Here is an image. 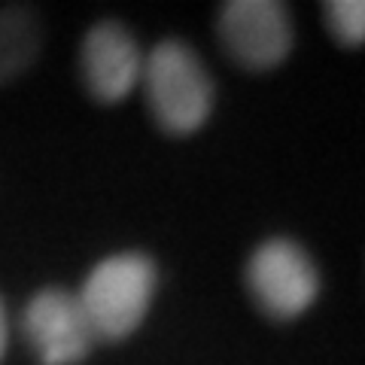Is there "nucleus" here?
Listing matches in <instances>:
<instances>
[{
	"label": "nucleus",
	"instance_id": "nucleus-1",
	"mask_svg": "<svg viewBox=\"0 0 365 365\" xmlns=\"http://www.w3.org/2000/svg\"><path fill=\"white\" fill-rule=\"evenodd\" d=\"M146 88L155 125L170 137H189L213 113V79L198 52L182 40H162L143 58Z\"/></svg>",
	"mask_w": 365,
	"mask_h": 365
},
{
	"label": "nucleus",
	"instance_id": "nucleus-4",
	"mask_svg": "<svg viewBox=\"0 0 365 365\" xmlns=\"http://www.w3.org/2000/svg\"><path fill=\"white\" fill-rule=\"evenodd\" d=\"M220 40L247 71H274L287 61L295 31L287 4L277 0H232L220 9Z\"/></svg>",
	"mask_w": 365,
	"mask_h": 365
},
{
	"label": "nucleus",
	"instance_id": "nucleus-2",
	"mask_svg": "<svg viewBox=\"0 0 365 365\" xmlns=\"http://www.w3.org/2000/svg\"><path fill=\"white\" fill-rule=\"evenodd\" d=\"M158 287L155 262L146 253L101 259L76 295L95 338L122 341L140 329Z\"/></svg>",
	"mask_w": 365,
	"mask_h": 365
},
{
	"label": "nucleus",
	"instance_id": "nucleus-9",
	"mask_svg": "<svg viewBox=\"0 0 365 365\" xmlns=\"http://www.w3.org/2000/svg\"><path fill=\"white\" fill-rule=\"evenodd\" d=\"M6 341H9V323H6V307L0 302V359L6 353Z\"/></svg>",
	"mask_w": 365,
	"mask_h": 365
},
{
	"label": "nucleus",
	"instance_id": "nucleus-7",
	"mask_svg": "<svg viewBox=\"0 0 365 365\" xmlns=\"http://www.w3.org/2000/svg\"><path fill=\"white\" fill-rule=\"evenodd\" d=\"M43 43L40 13L34 6L0 9V88L13 83L34 64Z\"/></svg>",
	"mask_w": 365,
	"mask_h": 365
},
{
	"label": "nucleus",
	"instance_id": "nucleus-8",
	"mask_svg": "<svg viewBox=\"0 0 365 365\" xmlns=\"http://www.w3.org/2000/svg\"><path fill=\"white\" fill-rule=\"evenodd\" d=\"M326 28L341 46L359 49L365 40V4L362 0H332L323 6Z\"/></svg>",
	"mask_w": 365,
	"mask_h": 365
},
{
	"label": "nucleus",
	"instance_id": "nucleus-5",
	"mask_svg": "<svg viewBox=\"0 0 365 365\" xmlns=\"http://www.w3.org/2000/svg\"><path fill=\"white\" fill-rule=\"evenodd\" d=\"M21 329L40 365H79L98 341L79 299L58 287H46L28 302Z\"/></svg>",
	"mask_w": 365,
	"mask_h": 365
},
{
	"label": "nucleus",
	"instance_id": "nucleus-6",
	"mask_svg": "<svg viewBox=\"0 0 365 365\" xmlns=\"http://www.w3.org/2000/svg\"><path fill=\"white\" fill-rule=\"evenodd\" d=\"M79 61H83L86 88L101 104H119L140 83V46L119 21H98L83 37Z\"/></svg>",
	"mask_w": 365,
	"mask_h": 365
},
{
	"label": "nucleus",
	"instance_id": "nucleus-3",
	"mask_svg": "<svg viewBox=\"0 0 365 365\" xmlns=\"http://www.w3.org/2000/svg\"><path fill=\"white\" fill-rule=\"evenodd\" d=\"M247 287L271 319H295L317 302L319 274L304 247L289 237H271L247 262Z\"/></svg>",
	"mask_w": 365,
	"mask_h": 365
}]
</instances>
